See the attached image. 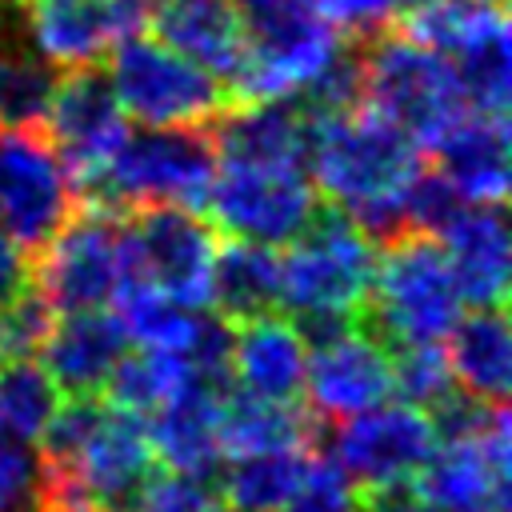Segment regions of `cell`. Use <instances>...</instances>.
Returning <instances> with one entry per match:
<instances>
[{"label":"cell","instance_id":"obj_6","mask_svg":"<svg viewBox=\"0 0 512 512\" xmlns=\"http://www.w3.org/2000/svg\"><path fill=\"white\" fill-rule=\"evenodd\" d=\"M108 80L124 116L148 128L212 124L228 104V92L212 72L136 28L112 44Z\"/></svg>","mask_w":512,"mask_h":512},{"label":"cell","instance_id":"obj_40","mask_svg":"<svg viewBox=\"0 0 512 512\" xmlns=\"http://www.w3.org/2000/svg\"><path fill=\"white\" fill-rule=\"evenodd\" d=\"M108 4L120 12V20H124L128 28H140V24L148 20V12H152L156 0H108Z\"/></svg>","mask_w":512,"mask_h":512},{"label":"cell","instance_id":"obj_38","mask_svg":"<svg viewBox=\"0 0 512 512\" xmlns=\"http://www.w3.org/2000/svg\"><path fill=\"white\" fill-rule=\"evenodd\" d=\"M32 284V256L0 228V304L20 296Z\"/></svg>","mask_w":512,"mask_h":512},{"label":"cell","instance_id":"obj_25","mask_svg":"<svg viewBox=\"0 0 512 512\" xmlns=\"http://www.w3.org/2000/svg\"><path fill=\"white\" fill-rule=\"evenodd\" d=\"M208 308L224 316L228 324H244L252 316L280 308V256L268 244L236 240L216 248L212 260V284H208Z\"/></svg>","mask_w":512,"mask_h":512},{"label":"cell","instance_id":"obj_31","mask_svg":"<svg viewBox=\"0 0 512 512\" xmlns=\"http://www.w3.org/2000/svg\"><path fill=\"white\" fill-rule=\"evenodd\" d=\"M56 408H60V388L52 384L44 364H36L32 356L0 364V428L4 432L36 444Z\"/></svg>","mask_w":512,"mask_h":512},{"label":"cell","instance_id":"obj_34","mask_svg":"<svg viewBox=\"0 0 512 512\" xmlns=\"http://www.w3.org/2000/svg\"><path fill=\"white\" fill-rule=\"evenodd\" d=\"M0 512H44V456L0 428Z\"/></svg>","mask_w":512,"mask_h":512},{"label":"cell","instance_id":"obj_29","mask_svg":"<svg viewBox=\"0 0 512 512\" xmlns=\"http://www.w3.org/2000/svg\"><path fill=\"white\" fill-rule=\"evenodd\" d=\"M192 364L180 352L164 348H132L116 360L104 392L116 408H128L136 416H152L168 396H176L192 380Z\"/></svg>","mask_w":512,"mask_h":512},{"label":"cell","instance_id":"obj_12","mask_svg":"<svg viewBox=\"0 0 512 512\" xmlns=\"http://www.w3.org/2000/svg\"><path fill=\"white\" fill-rule=\"evenodd\" d=\"M44 132L52 140V148L60 152L76 196L88 192L108 160L116 156V148L128 136V116L112 92V80L100 64H80V68H64L52 84L48 108H44Z\"/></svg>","mask_w":512,"mask_h":512},{"label":"cell","instance_id":"obj_9","mask_svg":"<svg viewBox=\"0 0 512 512\" xmlns=\"http://www.w3.org/2000/svg\"><path fill=\"white\" fill-rule=\"evenodd\" d=\"M120 228V212L92 200H76L72 216L36 248L32 284L56 312L112 304L120 288Z\"/></svg>","mask_w":512,"mask_h":512},{"label":"cell","instance_id":"obj_11","mask_svg":"<svg viewBox=\"0 0 512 512\" xmlns=\"http://www.w3.org/2000/svg\"><path fill=\"white\" fill-rule=\"evenodd\" d=\"M48 464L80 488L92 512H124L160 472L148 440V420L128 408H116L112 400H100L72 452Z\"/></svg>","mask_w":512,"mask_h":512},{"label":"cell","instance_id":"obj_41","mask_svg":"<svg viewBox=\"0 0 512 512\" xmlns=\"http://www.w3.org/2000/svg\"><path fill=\"white\" fill-rule=\"evenodd\" d=\"M424 4H436V0H396L400 12H412V8H424Z\"/></svg>","mask_w":512,"mask_h":512},{"label":"cell","instance_id":"obj_21","mask_svg":"<svg viewBox=\"0 0 512 512\" xmlns=\"http://www.w3.org/2000/svg\"><path fill=\"white\" fill-rule=\"evenodd\" d=\"M40 352L60 396H100L116 360L128 352V336L116 312H104V308L60 312Z\"/></svg>","mask_w":512,"mask_h":512},{"label":"cell","instance_id":"obj_15","mask_svg":"<svg viewBox=\"0 0 512 512\" xmlns=\"http://www.w3.org/2000/svg\"><path fill=\"white\" fill-rule=\"evenodd\" d=\"M388 396H392V348L364 324L320 348H308L304 400L312 420L340 424Z\"/></svg>","mask_w":512,"mask_h":512},{"label":"cell","instance_id":"obj_10","mask_svg":"<svg viewBox=\"0 0 512 512\" xmlns=\"http://www.w3.org/2000/svg\"><path fill=\"white\" fill-rule=\"evenodd\" d=\"M76 200L44 124H0V228L28 256L72 216Z\"/></svg>","mask_w":512,"mask_h":512},{"label":"cell","instance_id":"obj_27","mask_svg":"<svg viewBox=\"0 0 512 512\" xmlns=\"http://www.w3.org/2000/svg\"><path fill=\"white\" fill-rule=\"evenodd\" d=\"M308 464V448H268V452H240L224 456L216 496L224 512H280L284 500L296 492Z\"/></svg>","mask_w":512,"mask_h":512},{"label":"cell","instance_id":"obj_24","mask_svg":"<svg viewBox=\"0 0 512 512\" xmlns=\"http://www.w3.org/2000/svg\"><path fill=\"white\" fill-rule=\"evenodd\" d=\"M444 356L452 368L456 388L472 392L476 400L504 404L512 384V332L504 308H472L452 324L444 336Z\"/></svg>","mask_w":512,"mask_h":512},{"label":"cell","instance_id":"obj_13","mask_svg":"<svg viewBox=\"0 0 512 512\" xmlns=\"http://www.w3.org/2000/svg\"><path fill=\"white\" fill-rule=\"evenodd\" d=\"M436 448V428L416 404H372L332 428V460L348 472L360 496L412 484L428 452Z\"/></svg>","mask_w":512,"mask_h":512},{"label":"cell","instance_id":"obj_28","mask_svg":"<svg viewBox=\"0 0 512 512\" xmlns=\"http://www.w3.org/2000/svg\"><path fill=\"white\" fill-rule=\"evenodd\" d=\"M448 64L460 80L464 104L472 112H508L512 92V44H508V16L480 28L472 40L448 52Z\"/></svg>","mask_w":512,"mask_h":512},{"label":"cell","instance_id":"obj_14","mask_svg":"<svg viewBox=\"0 0 512 512\" xmlns=\"http://www.w3.org/2000/svg\"><path fill=\"white\" fill-rule=\"evenodd\" d=\"M508 444V408H500L480 436L436 440L412 492L440 512H508Z\"/></svg>","mask_w":512,"mask_h":512},{"label":"cell","instance_id":"obj_26","mask_svg":"<svg viewBox=\"0 0 512 512\" xmlns=\"http://www.w3.org/2000/svg\"><path fill=\"white\" fill-rule=\"evenodd\" d=\"M320 436L316 420L300 404H276L228 388L220 408V440L224 456L240 452H268V448H308Z\"/></svg>","mask_w":512,"mask_h":512},{"label":"cell","instance_id":"obj_18","mask_svg":"<svg viewBox=\"0 0 512 512\" xmlns=\"http://www.w3.org/2000/svg\"><path fill=\"white\" fill-rule=\"evenodd\" d=\"M436 240H444V256L460 288V300L472 308H504L512 248L504 204H464Z\"/></svg>","mask_w":512,"mask_h":512},{"label":"cell","instance_id":"obj_5","mask_svg":"<svg viewBox=\"0 0 512 512\" xmlns=\"http://www.w3.org/2000/svg\"><path fill=\"white\" fill-rule=\"evenodd\" d=\"M280 308L300 312H360L376 272V240L340 208H316L312 224L284 244Z\"/></svg>","mask_w":512,"mask_h":512},{"label":"cell","instance_id":"obj_30","mask_svg":"<svg viewBox=\"0 0 512 512\" xmlns=\"http://www.w3.org/2000/svg\"><path fill=\"white\" fill-rule=\"evenodd\" d=\"M56 68L28 36H0V124H40Z\"/></svg>","mask_w":512,"mask_h":512},{"label":"cell","instance_id":"obj_39","mask_svg":"<svg viewBox=\"0 0 512 512\" xmlns=\"http://www.w3.org/2000/svg\"><path fill=\"white\" fill-rule=\"evenodd\" d=\"M364 508H368V512H440V508H432L424 496H416L412 484L388 488V492H372V496H364Z\"/></svg>","mask_w":512,"mask_h":512},{"label":"cell","instance_id":"obj_4","mask_svg":"<svg viewBox=\"0 0 512 512\" xmlns=\"http://www.w3.org/2000/svg\"><path fill=\"white\" fill-rule=\"evenodd\" d=\"M364 104L396 120L420 148H432L464 112L460 80L436 48L388 28L360 44Z\"/></svg>","mask_w":512,"mask_h":512},{"label":"cell","instance_id":"obj_22","mask_svg":"<svg viewBox=\"0 0 512 512\" xmlns=\"http://www.w3.org/2000/svg\"><path fill=\"white\" fill-rule=\"evenodd\" d=\"M436 172L468 204H504L508 196V120L500 112H464L436 144Z\"/></svg>","mask_w":512,"mask_h":512},{"label":"cell","instance_id":"obj_23","mask_svg":"<svg viewBox=\"0 0 512 512\" xmlns=\"http://www.w3.org/2000/svg\"><path fill=\"white\" fill-rule=\"evenodd\" d=\"M124 32L132 28L108 0H28L32 48L60 72L100 64Z\"/></svg>","mask_w":512,"mask_h":512},{"label":"cell","instance_id":"obj_16","mask_svg":"<svg viewBox=\"0 0 512 512\" xmlns=\"http://www.w3.org/2000/svg\"><path fill=\"white\" fill-rule=\"evenodd\" d=\"M232 384H216L204 376H192L176 396H168L148 420V440L156 452V464L164 472L200 476L212 480L224 464V440H220V408Z\"/></svg>","mask_w":512,"mask_h":512},{"label":"cell","instance_id":"obj_19","mask_svg":"<svg viewBox=\"0 0 512 512\" xmlns=\"http://www.w3.org/2000/svg\"><path fill=\"white\" fill-rule=\"evenodd\" d=\"M304 368L308 344L300 340L288 316L264 312L244 324H232V388L276 404H300Z\"/></svg>","mask_w":512,"mask_h":512},{"label":"cell","instance_id":"obj_8","mask_svg":"<svg viewBox=\"0 0 512 512\" xmlns=\"http://www.w3.org/2000/svg\"><path fill=\"white\" fill-rule=\"evenodd\" d=\"M204 208L216 232L268 244V248H284L312 224L320 196L308 180V168L216 164Z\"/></svg>","mask_w":512,"mask_h":512},{"label":"cell","instance_id":"obj_1","mask_svg":"<svg viewBox=\"0 0 512 512\" xmlns=\"http://www.w3.org/2000/svg\"><path fill=\"white\" fill-rule=\"evenodd\" d=\"M308 180L376 244L404 232V196L428 168L424 148L384 112L360 104L344 116L308 120Z\"/></svg>","mask_w":512,"mask_h":512},{"label":"cell","instance_id":"obj_17","mask_svg":"<svg viewBox=\"0 0 512 512\" xmlns=\"http://www.w3.org/2000/svg\"><path fill=\"white\" fill-rule=\"evenodd\" d=\"M216 164H280L304 168L308 156V116L292 96L224 104L208 124Z\"/></svg>","mask_w":512,"mask_h":512},{"label":"cell","instance_id":"obj_7","mask_svg":"<svg viewBox=\"0 0 512 512\" xmlns=\"http://www.w3.org/2000/svg\"><path fill=\"white\" fill-rule=\"evenodd\" d=\"M216 248L220 232L196 208H136L120 228V284L144 280L184 308H208Z\"/></svg>","mask_w":512,"mask_h":512},{"label":"cell","instance_id":"obj_33","mask_svg":"<svg viewBox=\"0 0 512 512\" xmlns=\"http://www.w3.org/2000/svg\"><path fill=\"white\" fill-rule=\"evenodd\" d=\"M280 512H364V496L328 452H308L304 476Z\"/></svg>","mask_w":512,"mask_h":512},{"label":"cell","instance_id":"obj_37","mask_svg":"<svg viewBox=\"0 0 512 512\" xmlns=\"http://www.w3.org/2000/svg\"><path fill=\"white\" fill-rule=\"evenodd\" d=\"M324 20L352 44H364L388 28H396V0H316Z\"/></svg>","mask_w":512,"mask_h":512},{"label":"cell","instance_id":"obj_32","mask_svg":"<svg viewBox=\"0 0 512 512\" xmlns=\"http://www.w3.org/2000/svg\"><path fill=\"white\" fill-rule=\"evenodd\" d=\"M448 388H456L444 344H400L392 348V392L404 404L432 408Z\"/></svg>","mask_w":512,"mask_h":512},{"label":"cell","instance_id":"obj_2","mask_svg":"<svg viewBox=\"0 0 512 512\" xmlns=\"http://www.w3.org/2000/svg\"><path fill=\"white\" fill-rule=\"evenodd\" d=\"M460 312L464 300L436 236L404 228L376 248V272L368 304L360 308V324L388 348L444 344Z\"/></svg>","mask_w":512,"mask_h":512},{"label":"cell","instance_id":"obj_3","mask_svg":"<svg viewBox=\"0 0 512 512\" xmlns=\"http://www.w3.org/2000/svg\"><path fill=\"white\" fill-rule=\"evenodd\" d=\"M212 176H216V148L208 124H188V128L144 124L140 132L128 128L104 176L88 192H80V200L104 204L120 216L156 204L204 208Z\"/></svg>","mask_w":512,"mask_h":512},{"label":"cell","instance_id":"obj_20","mask_svg":"<svg viewBox=\"0 0 512 512\" xmlns=\"http://www.w3.org/2000/svg\"><path fill=\"white\" fill-rule=\"evenodd\" d=\"M148 28L160 44L212 72L220 84L232 80L248 48L236 0H156Z\"/></svg>","mask_w":512,"mask_h":512},{"label":"cell","instance_id":"obj_35","mask_svg":"<svg viewBox=\"0 0 512 512\" xmlns=\"http://www.w3.org/2000/svg\"><path fill=\"white\" fill-rule=\"evenodd\" d=\"M52 320H56V308L44 300L36 284H28L20 296L0 304V364L36 356L52 332Z\"/></svg>","mask_w":512,"mask_h":512},{"label":"cell","instance_id":"obj_36","mask_svg":"<svg viewBox=\"0 0 512 512\" xmlns=\"http://www.w3.org/2000/svg\"><path fill=\"white\" fill-rule=\"evenodd\" d=\"M124 512H224V504H220L212 480L180 476V472H164V476L156 472Z\"/></svg>","mask_w":512,"mask_h":512}]
</instances>
